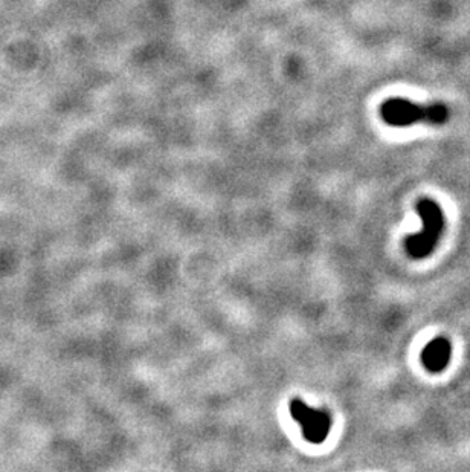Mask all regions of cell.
Segmentation results:
<instances>
[{"instance_id":"4","label":"cell","mask_w":470,"mask_h":472,"mask_svg":"<svg viewBox=\"0 0 470 472\" xmlns=\"http://www.w3.org/2000/svg\"><path fill=\"white\" fill-rule=\"evenodd\" d=\"M452 345L446 338L438 336L424 347L422 352V363L427 372L440 373L451 361Z\"/></svg>"},{"instance_id":"2","label":"cell","mask_w":470,"mask_h":472,"mask_svg":"<svg viewBox=\"0 0 470 472\" xmlns=\"http://www.w3.org/2000/svg\"><path fill=\"white\" fill-rule=\"evenodd\" d=\"M417 213L422 218L423 230L405 240L406 252L411 259L422 260L429 257L440 240L444 230V214L440 205L432 199H420L417 202Z\"/></svg>"},{"instance_id":"1","label":"cell","mask_w":470,"mask_h":472,"mask_svg":"<svg viewBox=\"0 0 470 472\" xmlns=\"http://www.w3.org/2000/svg\"><path fill=\"white\" fill-rule=\"evenodd\" d=\"M380 117L388 126L410 127L414 124L443 126L449 121L451 112L443 102L417 104L405 98L386 100L380 107Z\"/></svg>"},{"instance_id":"3","label":"cell","mask_w":470,"mask_h":472,"mask_svg":"<svg viewBox=\"0 0 470 472\" xmlns=\"http://www.w3.org/2000/svg\"><path fill=\"white\" fill-rule=\"evenodd\" d=\"M290 412L310 444H322L327 439L331 428V417L327 412L310 408L299 399L292 401Z\"/></svg>"}]
</instances>
